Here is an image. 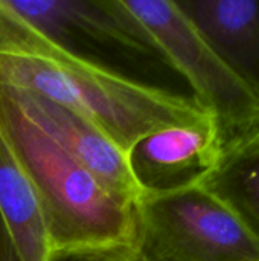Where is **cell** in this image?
<instances>
[{
  "label": "cell",
  "instance_id": "obj_7",
  "mask_svg": "<svg viewBox=\"0 0 259 261\" xmlns=\"http://www.w3.org/2000/svg\"><path fill=\"white\" fill-rule=\"evenodd\" d=\"M223 151L214 118L159 128L127 151L130 171L143 194H160L198 185Z\"/></svg>",
  "mask_w": 259,
  "mask_h": 261
},
{
  "label": "cell",
  "instance_id": "obj_11",
  "mask_svg": "<svg viewBox=\"0 0 259 261\" xmlns=\"http://www.w3.org/2000/svg\"><path fill=\"white\" fill-rule=\"evenodd\" d=\"M53 261H148L137 249V246H116L107 249L81 251L58 254Z\"/></svg>",
  "mask_w": 259,
  "mask_h": 261
},
{
  "label": "cell",
  "instance_id": "obj_12",
  "mask_svg": "<svg viewBox=\"0 0 259 261\" xmlns=\"http://www.w3.org/2000/svg\"><path fill=\"white\" fill-rule=\"evenodd\" d=\"M0 261H21L2 217H0Z\"/></svg>",
  "mask_w": 259,
  "mask_h": 261
},
{
  "label": "cell",
  "instance_id": "obj_1",
  "mask_svg": "<svg viewBox=\"0 0 259 261\" xmlns=\"http://www.w3.org/2000/svg\"><path fill=\"white\" fill-rule=\"evenodd\" d=\"M0 83L84 115L125 154L151 132L212 118L192 96L137 81L66 49L14 14L3 0Z\"/></svg>",
  "mask_w": 259,
  "mask_h": 261
},
{
  "label": "cell",
  "instance_id": "obj_4",
  "mask_svg": "<svg viewBox=\"0 0 259 261\" xmlns=\"http://www.w3.org/2000/svg\"><path fill=\"white\" fill-rule=\"evenodd\" d=\"M136 246L148 261H259L243 222L200 184L136 203Z\"/></svg>",
  "mask_w": 259,
  "mask_h": 261
},
{
  "label": "cell",
  "instance_id": "obj_6",
  "mask_svg": "<svg viewBox=\"0 0 259 261\" xmlns=\"http://www.w3.org/2000/svg\"><path fill=\"white\" fill-rule=\"evenodd\" d=\"M0 84L34 125L111 193L133 203L145 196L130 171L127 154L93 121L40 93Z\"/></svg>",
  "mask_w": 259,
  "mask_h": 261
},
{
  "label": "cell",
  "instance_id": "obj_9",
  "mask_svg": "<svg viewBox=\"0 0 259 261\" xmlns=\"http://www.w3.org/2000/svg\"><path fill=\"white\" fill-rule=\"evenodd\" d=\"M0 217L21 261H53L38 194L0 130Z\"/></svg>",
  "mask_w": 259,
  "mask_h": 261
},
{
  "label": "cell",
  "instance_id": "obj_2",
  "mask_svg": "<svg viewBox=\"0 0 259 261\" xmlns=\"http://www.w3.org/2000/svg\"><path fill=\"white\" fill-rule=\"evenodd\" d=\"M0 130L38 194L55 255L136 245V203L111 193L47 138L2 84Z\"/></svg>",
  "mask_w": 259,
  "mask_h": 261
},
{
  "label": "cell",
  "instance_id": "obj_5",
  "mask_svg": "<svg viewBox=\"0 0 259 261\" xmlns=\"http://www.w3.org/2000/svg\"><path fill=\"white\" fill-rule=\"evenodd\" d=\"M3 2L20 18L72 52L78 54L81 46L118 47L128 55L163 61L122 0Z\"/></svg>",
  "mask_w": 259,
  "mask_h": 261
},
{
  "label": "cell",
  "instance_id": "obj_10",
  "mask_svg": "<svg viewBox=\"0 0 259 261\" xmlns=\"http://www.w3.org/2000/svg\"><path fill=\"white\" fill-rule=\"evenodd\" d=\"M200 185L221 200L259 243V128L226 145Z\"/></svg>",
  "mask_w": 259,
  "mask_h": 261
},
{
  "label": "cell",
  "instance_id": "obj_3",
  "mask_svg": "<svg viewBox=\"0 0 259 261\" xmlns=\"http://www.w3.org/2000/svg\"><path fill=\"white\" fill-rule=\"evenodd\" d=\"M159 50L180 73L192 98L212 115L223 148L259 128V99L231 72L172 0H122Z\"/></svg>",
  "mask_w": 259,
  "mask_h": 261
},
{
  "label": "cell",
  "instance_id": "obj_8",
  "mask_svg": "<svg viewBox=\"0 0 259 261\" xmlns=\"http://www.w3.org/2000/svg\"><path fill=\"white\" fill-rule=\"evenodd\" d=\"M176 3L231 72L259 99V0Z\"/></svg>",
  "mask_w": 259,
  "mask_h": 261
}]
</instances>
